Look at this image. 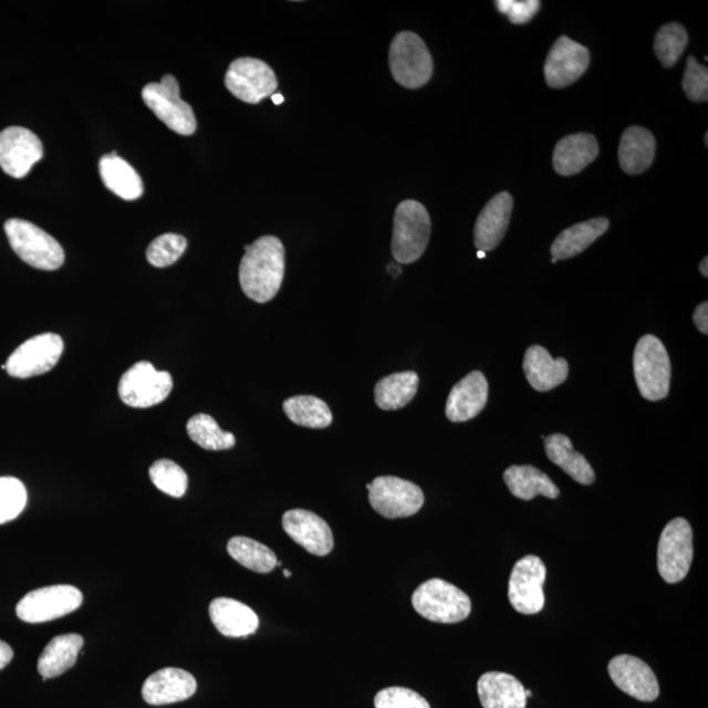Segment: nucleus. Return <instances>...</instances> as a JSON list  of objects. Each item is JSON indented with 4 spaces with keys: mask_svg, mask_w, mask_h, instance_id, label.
Here are the masks:
<instances>
[{
    "mask_svg": "<svg viewBox=\"0 0 708 708\" xmlns=\"http://www.w3.org/2000/svg\"><path fill=\"white\" fill-rule=\"evenodd\" d=\"M285 274V248L279 238L261 237L246 246L239 281L248 299L267 303L278 295Z\"/></svg>",
    "mask_w": 708,
    "mask_h": 708,
    "instance_id": "nucleus-1",
    "label": "nucleus"
},
{
    "mask_svg": "<svg viewBox=\"0 0 708 708\" xmlns=\"http://www.w3.org/2000/svg\"><path fill=\"white\" fill-rule=\"evenodd\" d=\"M7 238L18 257L41 271H55L65 263V252L56 240L32 222L12 218L4 225Z\"/></svg>",
    "mask_w": 708,
    "mask_h": 708,
    "instance_id": "nucleus-2",
    "label": "nucleus"
},
{
    "mask_svg": "<svg viewBox=\"0 0 708 708\" xmlns=\"http://www.w3.org/2000/svg\"><path fill=\"white\" fill-rule=\"evenodd\" d=\"M431 232L430 216L424 205L406 200L394 216L393 254L400 264H410L427 250Z\"/></svg>",
    "mask_w": 708,
    "mask_h": 708,
    "instance_id": "nucleus-3",
    "label": "nucleus"
},
{
    "mask_svg": "<svg viewBox=\"0 0 708 708\" xmlns=\"http://www.w3.org/2000/svg\"><path fill=\"white\" fill-rule=\"evenodd\" d=\"M634 375L644 399L650 402L667 398L671 366L665 345L654 335L643 336L634 352Z\"/></svg>",
    "mask_w": 708,
    "mask_h": 708,
    "instance_id": "nucleus-4",
    "label": "nucleus"
},
{
    "mask_svg": "<svg viewBox=\"0 0 708 708\" xmlns=\"http://www.w3.org/2000/svg\"><path fill=\"white\" fill-rule=\"evenodd\" d=\"M389 69L400 86L416 90L425 86L434 74V60L427 45L414 32H400L389 46Z\"/></svg>",
    "mask_w": 708,
    "mask_h": 708,
    "instance_id": "nucleus-5",
    "label": "nucleus"
},
{
    "mask_svg": "<svg viewBox=\"0 0 708 708\" xmlns=\"http://www.w3.org/2000/svg\"><path fill=\"white\" fill-rule=\"evenodd\" d=\"M413 605L423 618L437 623H458L469 617L471 601L459 587L431 579L413 594Z\"/></svg>",
    "mask_w": 708,
    "mask_h": 708,
    "instance_id": "nucleus-6",
    "label": "nucleus"
},
{
    "mask_svg": "<svg viewBox=\"0 0 708 708\" xmlns=\"http://www.w3.org/2000/svg\"><path fill=\"white\" fill-rule=\"evenodd\" d=\"M142 98L160 122L181 136H192L197 122L192 106L180 97L176 77L165 75L159 83H150L142 90Z\"/></svg>",
    "mask_w": 708,
    "mask_h": 708,
    "instance_id": "nucleus-7",
    "label": "nucleus"
},
{
    "mask_svg": "<svg viewBox=\"0 0 708 708\" xmlns=\"http://www.w3.org/2000/svg\"><path fill=\"white\" fill-rule=\"evenodd\" d=\"M173 387L171 374L159 372L147 361H140L119 379L118 394L126 406L148 408L166 400Z\"/></svg>",
    "mask_w": 708,
    "mask_h": 708,
    "instance_id": "nucleus-8",
    "label": "nucleus"
},
{
    "mask_svg": "<svg viewBox=\"0 0 708 708\" xmlns=\"http://www.w3.org/2000/svg\"><path fill=\"white\" fill-rule=\"evenodd\" d=\"M693 530L685 519H675L663 530L657 549V569L668 584L688 576L693 562Z\"/></svg>",
    "mask_w": 708,
    "mask_h": 708,
    "instance_id": "nucleus-9",
    "label": "nucleus"
},
{
    "mask_svg": "<svg viewBox=\"0 0 708 708\" xmlns=\"http://www.w3.org/2000/svg\"><path fill=\"white\" fill-rule=\"evenodd\" d=\"M374 511L385 519H405L420 511L424 493L419 486L396 477L375 478L366 486Z\"/></svg>",
    "mask_w": 708,
    "mask_h": 708,
    "instance_id": "nucleus-10",
    "label": "nucleus"
},
{
    "mask_svg": "<svg viewBox=\"0 0 708 708\" xmlns=\"http://www.w3.org/2000/svg\"><path fill=\"white\" fill-rule=\"evenodd\" d=\"M82 602V592L73 585L45 586L25 594L17 606V614L27 623H44L77 611Z\"/></svg>",
    "mask_w": 708,
    "mask_h": 708,
    "instance_id": "nucleus-11",
    "label": "nucleus"
},
{
    "mask_svg": "<svg viewBox=\"0 0 708 708\" xmlns=\"http://www.w3.org/2000/svg\"><path fill=\"white\" fill-rule=\"evenodd\" d=\"M63 352L60 335L42 334L27 340L13 351L2 369L13 378L27 379L51 372L59 364Z\"/></svg>",
    "mask_w": 708,
    "mask_h": 708,
    "instance_id": "nucleus-12",
    "label": "nucleus"
},
{
    "mask_svg": "<svg viewBox=\"0 0 708 708\" xmlns=\"http://www.w3.org/2000/svg\"><path fill=\"white\" fill-rule=\"evenodd\" d=\"M226 87L231 94L248 104H258L273 96L279 87L278 76L264 61L238 59L233 61L225 76Z\"/></svg>",
    "mask_w": 708,
    "mask_h": 708,
    "instance_id": "nucleus-13",
    "label": "nucleus"
},
{
    "mask_svg": "<svg viewBox=\"0 0 708 708\" xmlns=\"http://www.w3.org/2000/svg\"><path fill=\"white\" fill-rule=\"evenodd\" d=\"M546 575V565L535 555L522 558L514 564L508 587V597L514 611L525 615L542 612Z\"/></svg>",
    "mask_w": 708,
    "mask_h": 708,
    "instance_id": "nucleus-14",
    "label": "nucleus"
},
{
    "mask_svg": "<svg viewBox=\"0 0 708 708\" xmlns=\"http://www.w3.org/2000/svg\"><path fill=\"white\" fill-rule=\"evenodd\" d=\"M42 155L40 138L25 127L12 126L0 132V168L7 175L23 179Z\"/></svg>",
    "mask_w": 708,
    "mask_h": 708,
    "instance_id": "nucleus-15",
    "label": "nucleus"
},
{
    "mask_svg": "<svg viewBox=\"0 0 708 708\" xmlns=\"http://www.w3.org/2000/svg\"><path fill=\"white\" fill-rule=\"evenodd\" d=\"M590 51L579 42L562 35L552 45L546 63L544 77L551 88H564L582 77L590 66Z\"/></svg>",
    "mask_w": 708,
    "mask_h": 708,
    "instance_id": "nucleus-16",
    "label": "nucleus"
},
{
    "mask_svg": "<svg viewBox=\"0 0 708 708\" xmlns=\"http://www.w3.org/2000/svg\"><path fill=\"white\" fill-rule=\"evenodd\" d=\"M282 528L292 540L315 556L329 555L334 549V534L322 517L293 509L282 517Z\"/></svg>",
    "mask_w": 708,
    "mask_h": 708,
    "instance_id": "nucleus-17",
    "label": "nucleus"
},
{
    "mask_svg": "<svg viewBox=\"0 0 708 708\" xmlns=\"http://www.w3.org/2000/svg\"><path fill=\"white\" fill-rule=\"evenodd\" d=\"M607 670L617 688L642 702H654L660 694L654 670L641 658L620 655L608 663Z\"/></svg>",
    "mask_w": 708,
    "mask_h": 708,
    "instance_id": "nucleus-18",
    "label": "nucleus"
},
{
    "mask_svg": "<svg viewBox=\"0 0 708 708\" xmlns=\"http://www.w3.org/2000/svg\"><path fill=\"white\" fill-rule=\"evenodd\" d=\"M196 678L189 671L179 668H165L155 671L142 686V697L152 706H165L183 702L195 696Z\"/></svg>",
    "mask_w": 708,
    "mask_h": 708,
    "instance_id": "nucleus-19",
    "label": "nucleus"
},
{
    "mask_svg": "<svg viewBox=\"0 0 708 708\" xmlns=\"http://www.w3.org/2000/svg\"><path fill=\"white\" fill-rule=\"evenodd\" d=\"M513 210V197L501 192L491 198L477 219L473 242L481 252L493 251L506 237Z\"/></svg>",
    "mask_w": 708,
    "mask_h": 708,
    "instance_id": "nucleus-20",
    "label": "nucleus"
},
{
    "mask_svg": "<svg viewBox=\"0 0 708 708\" xmlns=\"http://www.w3.org/2000/svg\"><path fill=\"white\" fill-rule=\"evenodd\" d=\"M488 400V382L480 372H471L451 388L446 402V417L452 423H465L477 417Z\"/></svg>",
    "mask_w": 708,
    "mask_h": 708,
    "instance_id": "nucleus-21",
    "label": "nucleus"
},
{
    "mask_svg": "<svg viewBox=\"0 0 708 708\" xmlns=\"http://www.w3.org/2000/svg\"><path fill=\"white\" fill-rule=\"evenodd\" d=\"M598 153V142L592 134H571L558 142L552 165L561 176L577 175L596 160Z\"/></svg>",
    "mask_w": 708,
    "mask_h": 708,
    "instance_id": "nucleus-22",
    "label": "nucleus"
},
{
    "mask_svg": "<svg viewBox=\"0 0 708 708\" xmlns=\"http://www.w3.org/2000/svg\"><path fill=\"white\" fill-rule=\"evenodd\" d=\"M212 625L228 637H244L258 632L259 617L250 606L232 598H216L209 606Z\"/></svg>",
    "mask_w": 708,
    "mask_h": 708,
    "instance_id": "nucleus-23",
    "label": "nucleus"
},
{
    "mask_svg": "<svg viewBox=\"0 0 708 708\" xmlns=\"http://www.w3.org/2000/svg\"><path fill=\"white\" fill-rule=\"evenodd\" d=\"M478 694L483 708H527L525 688L508 673H486L479 678Z\"/></svg>",
    "mask_w": 708,
    "mask_h": 708,
    "instance_id": "nucleus-24",
    "label": "nucleus"
},
{
    "mask_svg": "<svg viewBox=\"0 0 708 708\" xmlns=\"http://www.w3.org/2000/svg\"><path fill=\"white\" fill-rule=\"evenodd\" d=\"M523 372L531 387L546 393L561 386L569 378V363L564 358H552L541 345H533L523 358Z\"/></svg>",
    "mask_w": 708,
    "mask_h": 708,
    "instance_id": "nucleus-25",
    "label": "nucleus"
},
{
    "mask_svg": "<svg viewBox=\"0 0 708 708\" xmlns=\"http://www.w3.org/2000/svg\"><path fill=\"white\" fill-rule=\"evenodd\" d=\"M656 154L654 134L642 126H632L622 134L618 148L620 165L628 175H641L653 166Z\"/></svg>",
    "mask_w": 708,
    "mask_h": 708,
    "instance_id": "nucleus-26",
    "label": "nucleus"
},
{
    "mask_svg": "<svg viewBox=\"0 0 708 708\" xmlns=\"http://www.w3.org/2000/svg\"><path fill=\"white\" fill-rule=\"evenodd\" d=\"M608 226H611V222L604 217L593 218L590 221L571 226V228L559 233L554 243H552V259L558 261L577 257L579 253L584 252L587 247L604 236Z\"/></svg>",
    "mask_w": 708,
    "mask_h": 708,
    "instance_id": "nucleus-27",
    "label": "nucleus"
},
{
    "mask_svg": "<svg viewBox=\"0 0 708 708\" xmlns=\"http://www.w3.org/2000/svg\"><path fill=\"white\" fill-rule=\"evenodd\" d=\"M544 450L552 464L561 467L569 476L583 486H591L596 480L592 466L583 455L573 449L569 437L556 434L544 437Z\"/></svg>",
    "mask_w": 708,
    "mask_h": 708,
    "instance_id": "nucleus-28",
    "label": "nucleus"
},
{
    "mask_svg": "<svg viewBox=\"0 0 708 708\" xmlns=\"http://www.w3.org/2000/svg\"><path fill=\"white\" fill-rule=\"evenodd\" d=\"M105 187L126 201L137 200L144 194V183L129 163L119 158L116 152L104 155L98 163Z\"/></svg>",
    "mask_w": 708,
    "mask_h": 708,
    "instance_id": "nucleus-29",
    "label": "nucleus"
},
{
    "mask_svg": "<svg viewBox=\"0 0 708 708\" xmlns=\"http://www.w3.org/2000/svg\"><path fill=\"white\" fill-rule=\"evenodd\" d=\"M504 481L514 498L530 501L537 496L548 499L559 498V488L546 473L534 466H511L504 472Z\"/></svg>",
    "mask_w": 708,
    "mask_h": 708,
    "instance_id": "nucleus-30",
    "label": "nucleus"
},
{
    "mask_svg": "<svg viewBox=\"0 0 708 708\" xmlns=\"http://www.w3.org/2000/svg\"><path fill=\"white\" fill-rule=\"evenodd\" d=\"M83 636L66 634L55 636L39 658L38 669L44 679L55 678L74 667L83 648Z\"/></svg>",
    "mask_w": 708,
    "mask_h": 708,
    "instance_id": "nucleus-31",
    "label": "nucleus"
},
{
    "mask_svg": "<svg viewBox=\"0 0 708 708\" xmlns=\"http://www.w3.org/2000/svg\"><path fill=\"white\" fill-rule=\"evenodd\" d=\"M417 388H419V375L415 372L387 375L375 385V403L384 410L400 409L415 398Z\"/></svg>",
    "mask_w": 708,
    "mask_h": 708,
    "instance_id": "nucleus-32",
    "label": "nucleus"
},
{
    "mask_svg": "<svg viewBox=\"0 0 708 708\" xmlns=\"http://www.w3.org/2000/svg\"><path fill=\"white\" fill-rule=\"evenodd\" d=\"M283 410L294 424L311 429H324L332 423L327 403L313 395L293 396L283 402Z\"/></svg>",
    "mask_w": 708,
    "mask_h": 708,
    "instance_id": "nucleus-33",
    "label": "nucleus"
},
{
    "mask_svg": "<svg viewBox=\"0 0 708 708\" xmlns=\"http://www.w3.org/2000/svg\"><path fill=\"white\" fill-rule=\"evenodd\" d=\"M233 561L258 573H269L278 565V556L266 544L247 537H233L228 543Z\"/></svg>",
    "mask_w": 708,
    "mask_h": 708,
    "instance_id": "nucleus-34",
    "label": "nucleus"
},
{
    "mask_svg": "<svg viewBox=\"0 0 708 708\" xmlns=\"http://www.w3.org/2000/svg\"><path fill=\"white\" fill-rule=\"evenodd\" d=\"M187 431L195 444L205 450H229L236 445V436L223 431L211 416L198 414L190 417Z\"/></svg>",
    "mask_w": 708,
    "mask_h": 708,
    "instance_id": "nucleus-35",
    "label": "nucleus"
},
{
    "mask_svg": "<svg viewBox=\"0 0 708 708\" xmlns=\"http://www.w3.org/2000/svg\"><path fill=\"white\" fill-rule=\"evenodd\" d=\"M689 34L678 23H669L658 30L655 39V53L664 67L676 65L688 46Z\"/></svg>",
    "mask_w": 708,
    "mask_h": 708,
    "instance_id": "nucleus-36",
    "label": "nucleus"
},
{
    "mask_svg": "<svg viewBox=\"0 0 708 708\" xmlns=\"http://www.w3.org/2000/svg\"><path fill=\"white\" fill-rule=\"evenodd\" d=\"M150 479L159 491L173 498H183L188 488V476L181 467L169 459H159L150 467Z\"/></svg>",
    "mask_w": 708,
    "mask_h": 708,
    "instance_id": "nucleus-37",
    "label": "nucleus"
},
{
    "mask_svg": "<svg viewBox=\"0 0 708 708\" xmlns=\"http://www.w3.org/2000/svg\"><path fill=\"white\" fill-rule=\"evenodd\" d=\"M187 244V239L179 233H163L147 248L148 263L157 268L173 266L186 252Z\"/></svg>",
    "mask_w": 708,
    "mask_h": 708,
    "instance_id": "nucleus-38",
    "label": "nucleus"
},
{
    "mask_svg": "<svg viewBox=\"0 0 708 708\" xmlns=\"http://www.w3.org/2000/svg\"><path fill=\"white\" fill-rule=\"evenodd\" d=\"M27 501V488L19 479L0 478V525L15 520L24 511Z\"/></svg>",
    "mask_w": 708,
    "mask_h": 708,
    "instance_id": "nucleus-39",
    "label": "nucleus"
},
{
    "mask_svg": "<svg viewBox=\"0 0 708 708\" xmlns=\"http://www.w3.org/2000/svg\"><path fill=\"white\" fill-rule=\"evenodd\" d=\"M375 708H430L428 700L419 693L407 688H387L374 698Z\"/></svg>",
    "mask_w": 708,
    "mask_h": 708,
    "instance_id": "nucleus-40",
    "label": "nucleus"
},
{
    "mask_svg": "<svg viewBox=\"0 0 708 708\" xmlns=\"http://www.w3.org/2000/svg\"><path fill=\"white\" fill-rule=\"evenodd\" d=\"M683 88L690 101L706 103L708 98V70L694 56L686 62Z\"/></svg>",
    "mask_w": 708,
    "mask_h": 708,
    "instance_id": "nucleus-41",
    "label": "nucleus"
},
{
    "mask_svg": "<svg viewBox=\"0 0 708 708\" xmlns=\"http://www.w3.org/2000/svg\"><path fill=\"white\" fill-rule=\"evenodd\" d=\"M494 6L517 25L529 23L541 9V2L538 0H498Z\"/></svg>",
    "mask_w": 708,
    "mask_h": 708,
    "instance_id": "nucleus-42",
    "label": "nucleus"
},
{
    "mask_svg": "<svg viewBox=\"0 0 708 708\" xmlns=\"http://www.w3.org/2000/svg\"><path fill=\"white\" fill-rule=\"evenodd\" d=\"M693 321L696 323L697 329L702 332L704 335L708 334V303H700L694 311Z\"/></svg>",
    "mask_w": 708,
    "mask_h": 708,
    "instance_id": "nucleus-43",
    "label": "nucleus"
},
{
    "mask_svg": "<svg viewBox=\"0 0 708 708\" xmlns=\"http://www.w3.org/2000/svg\"><path fill=\"white\" fill-rule=\"evenodd\" d=\"M13 650L9 644L0 641V670L7 667L12 660Z\"/></svg>",
    "mask_w": 708,
    "mask_h": 708,
    "instance_id": "nucleus-44",
    "label": "nucleus"
},
{
    "mask_svg": "<svg viewBox=\"0 0 708 708\" xmlns=\"http://www.w3.org/2000/svg\"><path fill=\"white\" fill-rule=\"evenodd\" d=\"M707 267H708V259L705 258L702 260V263H700V266H699V271H700V273H702L704 278H707V275H708Z\"/></svg>",
    "mask_w": 708,
    "mask_h": 708,
    "instance_id": "nucleus-45",
    "label": "nucleus"
},
{
    "mask_svg": "<svg viewBox=\"0 0 708 708\" xmlns=\"http://www.w3.org/2000/svg\"><path fill=\"white\" fill-rule=\"evenodd\" d=\"M272 98H273L274 104L283 103V97L281 95H273Z\"/></svg>",
    "mask_w": 708,
    "mask_h": 708,
    "instance_id": "nucleus-46",
    "label": "nucleus"
},
{
    "mask_svg": "<svg viewBox=\"0 0 708 708\" xmlns=\"http://www.w3.org/2000/svg\"><path fill=\"white\" fill-rule=\"evenodd\" d=\"M283 575H285V577H290L292 576V573H290L288 570L283 571Z\"/></svg>",
    "mask_w": 708,
    "mask_h": 708,
    "instance_id": "nucleus-47",
    "label": "nucleus"
},
{
    "mask_svg": "<svg viewBox=\"0 0 708 708\" xmlns=\"http://www.w3.org/2000/svg\"><path fill=\"white\" fill-rule=\"evenodd\" d=\"M478 257H479V259H485L486 253H485V252L479 251V252H478Z\"/></svg>",
    "mask_w": 708,
    "mask_h": 708,
    "instance_id": "nucleus-48",
    "label": "nucleus"
},
{
    "mask_svg": "<svg viewBox=\"0 0 708 708\" xmlns=\"http://www.w3.org/2000/svg\"><path fill=\"white\" fill-rule=\"evenodd\" d=\"M525 696H527V698H530L531 696H533V694H531L530 690H525Z\"/></svg>",
    "mask_w": 708,
    "mask_h": 708,
    "instance_id": "nucleus-49",
    "label": "nucleus"
},
{
    "mask_svg": "<svg viewBox=\"0 0 708 708\" xmlns=\"http://www.w3.org/2000/svg\"><path fill=\"white\" fill-rule=\"evenodd\" d=\"M705 146L706 147L708 146V133H706V136H705Z\"/></svg>",
    "mask_w": 708,
    "mask_h": 708,
    "instance_id": "nucleus-50",
    "label": "nucleus"
}]
</instances>
